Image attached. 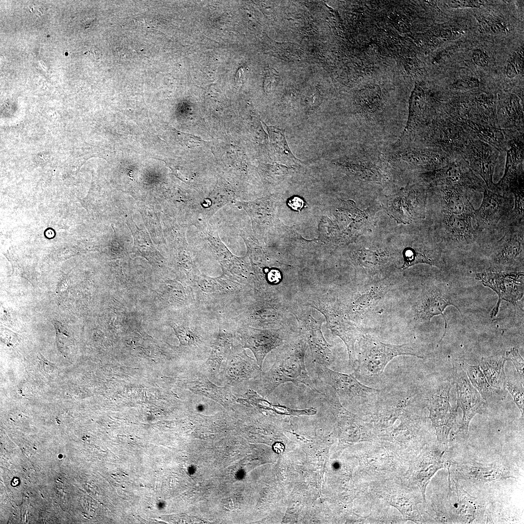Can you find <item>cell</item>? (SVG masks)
<instances>
[{"label": "cell", "instance_id": "6da1fadb", "mask_svg": "<svg viewBox=\"0 0 524 524\" xmlns=\"http://www.w3.org/2000/svg\"><path fill=\"white\" fill-rule=\"evenodd\" d=\"M289 305L278 291H254L217 317L235 325L278 329L287 327Z\"/></svg>", "mask_w": 524, "mask_h": 524}, {"label": "cell", "instance_id": "7a4b0ae2", "mask_svg": "<svg viewBox=\"0 0 524 524\" xmlns=\"http://www.w3.org/2000/svg\"><path fill=\"white\" fill-rule=\"evenodd\" d=\"M307 345L299 334H295L291 335L278 347L274 363L268 371L260 375L262 394L267 396L279 385L288 382L296 385L303 384L320 393L311 380L306 367Z\"/></svg>", "mask_w": 524, "mask_h": 524}, {"label": "cell", "instance_id": "3957f363", "mask_svg": "<svg viewBox=\"0 0 524 524\" xmlns=\"http://www.w3.org/2000/svg\"><path fill=\"white\" fill-rule=\"evenodd\" d=\"M195 306L217 316L254 292L253 285L225 275L200 276L193 284Z\"/></svg>", "mask_w": 524, "mask_h": 524}, {"label": "cell", "instance_id": "277c9868", "mask_svg": "<svg viewBox=\"0 0 524 524\" xmlns=\"http://www.w3.org/2000/svg\"><path fill=\"white\" fill-rule=\"evenodd\" d=\"M302 304L312 308L323 314L331 333L345 344L349 365L354 369L356 363L355 344L363 332L348 316L339 299H332L326 294H314L304 299Z\"/></svg>", "mask_w": 524, "mask_h": 524}, {"label": "cell", "instance_id": "5b68a950", "mask_svg": "<svg viewBox=\"0 0 524 524\" xmlns=\"http://www.w3.org/2000/svg\"><path fill=\"white\" fill-rule=\"evenodd\" d=\"M358 342L359 348L354 369L358 374L369 378L378 377L388 363L398 356L411 355L423 358L414 344L399 345L386 344L372 335L364 333Z\"/></svg>", "mask_w": 524, "mask_h": 524}, {"label": "cell", "instance_id": "8992f818", "mask_svg": "<svg viewBox=\"0 0 524 524\" xmlns=\"http://www.w3.org/2000/svg\"><path fill=\"white\" fill-rule=\"evenodd\" d=\"M316 365L319 378L333 389L343 406L376 405L380 390L362 384L351 375L333 371L325 365Z\"/></svg>", "mask_w": 524, "mask_h": 524}, {"label": "cell", "instance_id": "52a82bcc", "mask_svg": "<svg viewBox=\"0 0 524 524\" xmlns=\"http://www.w3.org/2000/svg\"><path fill=\"white\" fill-rule=\"evenodd\" d=\"M289 310L295 316L299 334L309 346L316 363L330 366L334 357L321 330L323 320L315 318L309 307L302 304H290Z\"/></svg>", "mask_w": 524, "mask_h": 524}, {"label": "cell", "instance_id": "ba28073f", "mask_svg": "<svg viewBox=\"0 0 524 524\" xmlns=\"http://www.w3.org/2000/svg\"><path fill=\"white\" fill-rule=\"evenodd\" d=\"M228 324L233 330L236 341L244 348L252 351L261 369L263 361L268 353L282 345L291 335L286 327L262 329Z\"/></svg>", "mask_w": 524, "mask_h": 524}, {"label": "cell", "instance_id": "9c48e42d", "mask_svg": "<svg viewBox=\"0 0 524 524\" xmlns=\"http://www.w3.org/2000/svg\"><path fill=\"white\" fill-rule=\"evenodd\" d=\"M391 278L362 284L344 299H339L350 319L357 323L370 309L377 306L398 283Z\"/></svg>", "mask_w": 524, "mask_h": 524}, {"label": "cell", "instance_id": "30bf717a", "mask_svg": "<svg viewBox=\"0 0 524 524\" xmlns=\"http://www.w3.org/2000/svg\"><path fill=\"white\" fill-rule=\"evenodd\" d=\"M451 386L444 383L434 391L430 396L428 408L429 418L434 427L439 442L448 450V435L456 423L457 409L450 404Z\"/></svg>", "mask_w": 524, "mask_h": 524}, {"label": "cell", "instance_id": "8fae6325", "mask_svg": "<svg viewBox=\"0 0 524 524\" xmlns=\"http://www.w3.org/2000/svg\"><path fill=\"white\" fill-rule=\"evenodd\" d=\"M444 287L440 285L426 287L416 297L412 306L413 318L418 322H429L435 316L442 315L445 331L442 339L444 336L447 328V322L443 314L446 308L453 305L461 314L456 303L452 299L451 295Z\"/></svg>", "mask_w": 524, "mask_h": 524}, {"label": "cell", "instance_id": "7c38bea8", "mask_svg": "<svg viewBox=\"0 0 524 524\" xmlns=\"http://www.w3.org/2000/svg\"><path fill=\"white\" fill-rule=\"evenodd\" d=\"M475 278L485 286L491 288L498 296L497 304L490 312L491 318L496 316L502 300L515 305L523 296L524 274L522 273L484 272L477 274Z\"/></svg>", "mask_w": 524, "mask_h": 524}, {"label": "cell", "instance_id": "4fadbf2b", "mask_svg": "<svg viewBox=\"0 0 524 524\" xmlns=\"http://www.w3.org/2000/svg\"><path fill=\"white\" fill-rule=\"evenodd\" d=\"M454 382L458 396L457 408L460 407L463 413L458 432L467 435L470 421L476 414L484 413L486 404L461 366L454 371Z\"/></svg>", "mask_w": 524, "mask_h": 524}, {"label": "cell", "instance_id": "5bb4252c", "mask_svg": "<svg viewBox=\"0 0 524 524\" xmlns=\"http://www.w3.org/2000/svg\"><path fill=\"white\" fill-rule=\"evenodd\" d=\"M453 480H463L474 483H485L514 477L505 470L493 464L476 462H454L447 466Z\"/></svg>", "mask_w": 524, "mask_h": 524}, {"label": "cell", "instance_id": "9a60e30c", "mask_svg": "<svg viewBox=\"0 0 524 524\" xmlns=\"http://www.w3.org/2000/svg\"><path fill=\"white\" fill-rule=\"evenodd\" d=\"M445 450L433 448L424 451L411 468V479L420 488L425 502L426 488L430 480L437 471L448 465L449 461L445 460L443 456Z\"/></svg>", "mask_w": 524, "mask_h": 524}, {"label": "cell", "instance_id": "2e32d148", "mask_svg": "<svg viewBox=\"0 0 524 524\" xmlns=\"http://www.w3.org/2000/svg\"><path fill=\"white\" fill-rule=\"evenodd\" d=\"M456 493L454 504L456 513L462 523H472L479 514V505L476 498L471 496L459 485L458 481L452 480Z\"/></svg>", "mask_w": 524, "mask_h": 524}, {"label": "cell", "instance_id": "e0dca14e", "mask_svg": "<svg viewBox=\"0 0 524 524\" xmlns=\"http://www.w3.org/2000/svg\"><path fill=\"white\" fill-rule=\"evenodd\" d=\"M506 359L502 356L482 358L480 366L488 383L493 388L503 389L506 384L504 364Z\"/></svg>", "mask_w": 524, "mask_h": 524}, {"label": "cell", "instance_id": "ac0fdd59", "mask_svg": "<svg viewBox=\"0 0 524 524\" xmlns=\"http://www.w3.org/2000/svg\"><path fill=\"white\" fill-rule=\"evenodd\" d=\"M247 401L252 406L259 409L272 410L280 415L299 416L313 415L317 413V409L314 408L296 409L284 405H273L253 390H250L247 393Z\"/></svg>", "mask_w": 524, "mask_h": 524}, {"label": "cell", "instance_id": "d6986e66", "mask_svg": "<svg viewBox=\"0 0 524 524\" xmlns=\"http://www.w3.org/2000/svg\"><path fill=\"white\" fill-rule=\"evenodd\" d=\"M384 498L391 506L400 511L406 520L417 524L425 523L416 503L410 499L399 493L385 494Z\"/></svg>", "mask_w": 524, "mask_h": 524}, {"label": "cell", "instance_id": "ffe728a7", "mask_svg": "<svg viewBox=\"0 0 524 524\" xmlns=\"http://www.w3.org/2000/svg\"><path fill=\"white\" fill-rule=\"evenodd\" d=\"M503 209L501 197L489 190H486L481 206L475 210L474 214L479 221L488 223L494 219Z\"/></svg>", "mask_w": 524, "mask_h": 524}, {"label": "cell", "instance_id": "44dd1931", "mask_svg": "<svg viewBox=\"0 0 524 524\" xmlns=\"http://www.w3.org/2000/svg\"><path fill=\"white\" fill-rule=\"evenodd\" d=\"M474 212L460 214L448 213L446 225L448 231L458 238L468 236L472 232L471 216L475 214Z\"/></svg>", "mask_w": 524, "mask_h": 524}, {"label": "cell", "instance_id": "7402d4cb", "mask_svg": "<svg viewBox=\"0 0 524 524\" xmlns=\"http://www.w3.org/2000/svg\"><path fill=\"white\" fill-rule=\"evenodd\" d=\"M461 365L466 372L473 386L478 391L483 399L486 400L495 393L494 388L488 383L479 365H471L464 361H461Z\"/></svg>", "mask_w": 524, "mask_h": 524}, {"label": "cell", "instance_id": "603a6c76", "mask_svg": "<svg viewBox=\"0 0 524 524\" xmlns=\"http://www.w3.org/2000/svg\"><path fill=\"white\" fill-rule=\"evenodd\" d=\"M444 201L447 213L460 214L475 211L471 204L455 191L447 190L444 196Z\"/></svg>", "mask_w": 524, "mask_h": 524}, {"label": "cell", "instance_id": "cb8c5ba5", "mask_svg": "<svg viewBox=\"0 0 524 524\" xmlns=\"http://www.w3.org/2000/svg\"><path fill=\"white\" fill-rule=\"evenodd\" d=\"M404 262L401 268L405 270L419 263H426L431 265L438 266V262L435 259L427 255L425 252L409 248L403 252Z\"/></svg>", "mask_w": 524, "mask_h": 524}, {"label": "cell", "instance_id": "d4e9b609", "mask_svg": "<svg viewBox=\"0 0 524 524\" xmlns=\"http://www.w3.org/2000/svg\"><path fill=\"white\" fill-rule=\"evenodd\" d=\"M521 243L517 236L511 237L503 246L497 255L499 262H510L519 256L521 251Z\"/></svg>", "mask_w": 524, "mask_h": 524}, {"label": "cell", "instance_id": "484cf974", "mask_svg": "<svg viewBox=\"0 0 524 524\" xmlns=\"http://www.w3.org/2000/svg\"><path fill=\"white\" fill-rule=\"evenodd\" d=\"M271 132L273 134L272 137L274 138L275 144L277 145L276 148L281 158L294 163L297 162L298 160L294 156L290 150L285 137L284 131L277 128H272Z\"/></svg>", "mask_w": 524, "mask_h": 524}, {"label": "cell", "instance_id": "4316f807", "mask_svg": "<svg viewBox=\"0 0 524 524\" xmlns=\"http://www.w3.org/2000/svg\"><path fill=\"white\" fill-rule=\"evenodd\" d=\"M506 386L511 394L515 403L519 409L522 416L524 417V390L522 386L515 385L510 382H506Z\"/></svg>", "mask_w": 524, "mask_h": 524}, {"label": "cell", "instance_id": "83f0119b", "mask_svg": "<svg viewBox=\"0 0 524 524\" xmlns=\"http://www.w3.org/2000/svg\"><path fill=\"white\" fill-rule=\"evenodd\" d=\"M506 360L511 361L518 372L524 377V360L520 355L519 350L516 348H512L509 351L506 352Z\"/></svg>", "mask_w": 524, "mask_h": 524}, {"label": "cell", "instance_id": "f1b7e54d", "mask_svg": "<svg viewBox=\"0 0 524 524\" xmlns=\"http://www.w3.org/2000/svg\"><path fill=\"white\" fill-rule=\"evenodd\" d=\"M288 204L292 209L299 212L304 206V201L301 198L295 196L290 199Z\"/></svg>", "mask_w": 524, "mask_h": 524}, {"label": "cell", "instance_id": "f546056e", "mask_svg": "<svg viewBox=\"0 0 524 524\" xmlns=\"http://www.w3.org/2000/svg\"><path fill=\"white\" fill-rule=\"evenodd\" d=\"M274 451L277 453H281L284 450V445L280 442H276L273 445Z\"/></svg>", "mask_w": 524, "mask_h": 524}, {"label": "cell", "instance_id": "4dcf8cb0", "mask_svg": "<svg viewBox=\"0 0 524 524\" xmlns=\"http://www.w3.org/2000/svg\"><path fill=\"white\" fill-rule=\"evenodd\" d=\"M144 20L143 21L146 26H149V27H154L156 23V20L153 18L152 19L150 17H146L143 19Z\"/></svg>", "mask_w": 524, "mask_h": 524}]
</instances>
